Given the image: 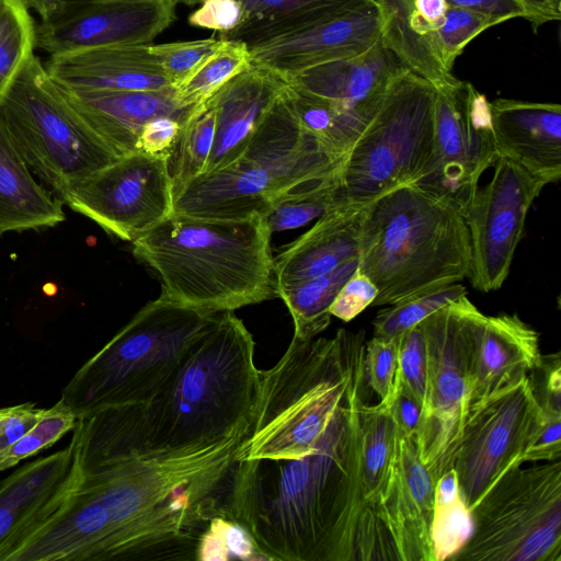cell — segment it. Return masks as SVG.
<instances>
[{"label":"cell","instance_id":"obj_47","mask_svg":"<svg viewBox=\"0 0 561 561\" xmlns=\"http://www.w3.org/2000/svg\"><path fill=\"white\" fill-rule=\"evenodd\" d=\"M45 410L31 402L13 405L11 413L0 424V453L28 432L42 419Z\"/></svg>","mask_w":561,"mask_h":561},{"label":"cell","instance_id":"obj_33","mask_svg":"<svg viewBox=\"0 0 561 561\" xmlns=\"http://www.w3.org/2000/svg\"><path fill=\"white\" fill-rule=\"evenodd\" d=\"M472 531L471 511L463 501L454 469L435 482L432 542L434 561L449 560L468 541Z\"/></svg>","mask_w":561,"mask_h":561},{"label":"cell","instance_id":"obj_38","mask_svg":"<svg viewBox=\"0 0 561 561\" xmlns=\"http://www.w3.org/2000/svg\"><path fill=\"white\" fill-rule=\"evenodd\" d=\"M265 560L248 531L236 522L215 516L199 538L196 560Z\"/></svg>","mask_w":561,"mask_h":561},{"label":"cell","instance_id":"obj_3","mask_svg":"<svg viewBox=\"0 0 561 561\" xmlns=\"http://www.w3.org/2000/svg\"><path fill=\"white\" fill-rule=\"evenodd\" d=\"M254 347L233 311L217 312L157 394L96 412L101 428L138 456L191 453L250 431L260 393Z\"/></svg>","mask_w":561,"mask_h":561},{"label":"cell","instance_id":"obj_25","mask_svg":"<svg viewBox=\"0 0 561 561\" xmlns=\"http://www.w3.org/2000/svg\"><path fill=\"white\" fill-rule=\"evenodd\" d=\"M59 88L70 105L118 157L137 151L141 129L150 119L162 115L184 117L194 107L181 105L174 87L147 91Z\"/></svg>","mask_w":561,"mask_h":561},{"label":"cell","instance_id":"obj_51","mask_svg":"<svg viewBox=\"0 0 561 561\" xmlns=\"http://www.w3.org/2000/svg\"><path fill=\"white\" fill-rule=\"evenodd\" d=\"M528 13V21L535 28L561 16V4L554 0H518Z\"/></svg>","mask_w":561,"mask_h":561},{"label":"cell","instance_id":"obj_18","mask_svg":"<svg viewBox=\"0 0 561 561\" xmlns=\"http://www.w3.org/2000/svg\"><path fill=\"white\" fill-rule=\"evenodd\" d=\"M405 67L379 38L363 54L293 75L291 87L320 99L330 110L345 158L375 117L397 75Z\"/></svg>","mask_w":561,"mask_h":561},{"label":"cell","instance_id":"obj_45","mask_svg":"<svg viewBox=\"0 0 561 561\" xmlns=\"http://www.w3.org/2000/svg\"><path fill=\"white\" fill-rule=\"evenodd\" d=\"M188 16V23L225 34L238 27L244 19L243 5L238 0H203Z\"/></svg>","mask_w":561,"mask_h":561},{"label":"cell","instance_id":"obj_35","mask_svg":"<svg viewBox=\"0 0 561 561\" xmlns=\"http://www.w3.org/2000/svg\"><path fill=\"white\" fill-rule=\"evenodd\" d=\"M250 66L251 54L248 46L226 41L220 49L175 88L178 100L184 107L204 103Z\"/></svg>","mask_w":561,"mask_h":561},{"label":"cell","instance_id":"obj_14","mask_svg":"<svg viewBox=\"0 0 561 561\" xmlns=\"http://www.w3.org/2000/svg\"><path fill=\"white\" fill-rule=\"evenodd\" d=\"M435 89L432 160L413 184L463 215L481 175L497 159L491 104L471 83L457 78Z\"/></svg>","mask_w":561,"mask_h":561},{"label":"cell","instance_id":"obj_22","mask_svg":"<svg viewBox=\"0 0 561 561\" xmlns=\"http://www.w3.org/2000/svg\"><path fill=\"white\" fill-rule=\"evenodd\" d=\"M150 45L107 46L49 56L44 67L57 84L72 90L147 91L173 87Z\"/></svg>","mask_w":561,"mask_h":561},{"label":"cell","instance_id":"obj_10","mask_svg":"<svg viewBox=\"0 0 561 561\" xmlns=\"http://www.w3.org/2000/svg\"><path fill=\"white\" fill-rule=\"evenodd\" d=\"M0 112L30 169L58 195L118 158L36 55L0 100Z\"/></svg>","mask_w":561,"mask_h":561},{"label":"cell","instance_id":"obj_46","mask_svg":"<svg viewBox=\"0 0 561 561\" xmlns=\"http://www.w3.org/2000/svg\"><path fill=\"white\" fill-rule=\"evenodd\" d=\"M187 116L162 115L150 119L141 129L137 151L168 159Z\"/></svg>","mask_w":561,"mask_h":561},{"label":"cell","instance_id":"obj_13","mask_svg":"<svg viewBox=\"0 0 561 561\" xmlns=\"http://www.w3.org/2000/svg\"><path fill=\"white\" fill-rule=\"evenodd\" d=\"M543 422L527 376L468 409L447 471L455 470L470 511L505 473L524 463Z\"/></svg>","mask_w":561,"mask_h":561},{"label":"cell","instance_id":"obj_2","mask_svg":"<svg viewBox=\"0 0 561 561\" xmlns=\"http://www.w3.org/2000/svg\"><path fill=\"white\" fill-rule=\"evenodd\" d=\"M364 366L313 449L236 460L222 515L271 561H368L360 489Z\"/></svg>","mask_w":561,"mask_h":561},{"label":"cell","instance_id":"obj_9","mask_svg":"<svg viewBox=\"0 0 561 561\" xmlns=\"http://www.w3.org/2000/svg\"><path fill=\"white\" fill-rule=\"evenodd\" d=\"M435 87L404 68L344 158L333 206L364 207L399 186L416 183L433 153Z\"/></svg>","mask_w":561,"mask_h":561},{"label":"cell","instance_id":"obj_52","mask_svg":"<svg viewBox=\"0 0 561 561\" xmlns=\"http://www.w3.org/2000/svg\"><path fill=\"white\" fill-rule=\"evenodd\" d=\"M28 10H34L42 20H46L61 0H23Z\"/></svg>","mask_w":561,"mask_h":561},{"label":"cell","instance_id":"obj_27","mask_svg":"<svg viewBox=\"0 0 561 561\" xmlns=\"http://www.w3.org/2000/svg\"><path fill=\"white\" fill-rule=\"evenodd\" d=\"M540 355L538 332L518 314L485 316L477 333L469 408L522 380Z\"/></svg>","mask_w":561,"mask_h":561},{"label":"cell","instance_id":"obj_30","mask_svg":"<svg viewBox=\"0 0 561 561\" xmlns=\"http://www.w3.org/2000/svg\"><path fill=\"white\" fill-rule=\"evenodd\" d=\"M72 445L28 462L0 481V545L67 484Z\"/></svg>","mask_w":561,"mask_h":561},{"label":"cell","instance_id":"obj_26","mask_svg":"<svg viewBox=\"0 0 561 561\" xmlns=\"http://www.w3.org/2000/svg\"><path fill=\"white\" fill-rule=\"evenodd\" d=\"M365 208L337 205L274 257L275 294L358 259Z\"/></svg>","mask_w":561,"mask_h":561},{"label":"cell","instance_id":"obj_55","mask_svg":"<svg viewBox=\"0 0 561 561\" xmlns=\"http://www.w3.org/2000/svg\"><path fill=\"white\" fill-rule=\"evenodd\" d=\"M558 4H561V0H554Z\"/></svg>","mask_w":561,"mask_h":561},{"label":"cell","instance_id":"obj_21","mask_svg":"<svg viewBox=\"0 0 561 561\" xmlns=\"http://www.w3.org/2000/svg\"><path fill=\"white\" fill-rule=\"evenodd\" d=\"M491 104L497 157L506 158L545 185L561 176V106L495 99Z\"/></svg>","mask_w":561,"mask_h":561},{"label":"cell","instance_id":"obj_42","mask_svg":"<svg viewBox=\"0 0 561 561\" xmlns=\"http://www.w3.org/2000/svg\"><path fill=\"white\" fill-rule=\"evenodd\" d=\"M398 350L399 336L392 339L373 336L365 343L366 383L376 392L382 403L392 401L398 368Z\"/></svg>","mask_w":561,"mask_h":561},{"label":"cell","instance_id":"obj_39","mask_svg":"<svg viewBox=\"0 0 561 561\" xmlns=\"http://www.w3.org/2000/svg\"><path fill=\"white\" fill-rule=\"evenodd\" d=\"M394 379L409 391L422 407L426 408L427 358L421 322L399 335L398 368Z\"/></svg>","mask_w":561,"mask_h":561},{"label":"cell","instance_id":"obj_7","mask_svg":"<svg viewBox=\"0 0 561 561\" xmlns=\"http://www.w3.org/2000/svg\"><path fill=\"white\" fill-rule=\"evenodd\" d=\"M365 333L291 339L280 359L260 370V393L237 460L290 459L310 453L364 366Z\"/></svg>","mask_w":561,"mask_h":561},{"label":"cell","instance_id":"obj_8","mask_svg":"<svg viewBox=\"0 0 561 561\" xmlns=\"http://www.w3.org/2000/svg\"><path fill=\"white\" fill-rule=\"evenodd\" d=\"M216 313L160 296L149 301L78 369L60 400L77 419L148 403Z\"/></svg>","mask_w":561,"mask_h":561},{"label":"cell","instance_id":"obj_23","mask_svg":"<svg viewBox=\"0 0 561 561\" xmlns=\"http://www.w3.org/2000/svg\"><path fill=\"white\" fill-rule=\"evenodd\" d=\"M287 85L288 81L280 75L251 64L209 98L216 113V125L205 173L231 164L244 152Z\"/></svg>","mask_w":561,"mask_h":561},{"label":"cell","instance_id":"obj_12","mask_svg":"<svg viewBox=\"0 0 561 561\" xmlns=\"http://www.w3.org/2000/svg\"><path fill=\"white\" fill-rule=\"evenodd\" d=\"M484 314L463 295L424 320L426 408L416 436L434 483L447 471L468 413L478 329Z\"/></svg>","mask_w":561,"mask_h":561},{"label":"cell","instance_id":"obj_4","mask_svg":"<svg viewBox=\"0 0 561 561\" xmlns=\"http://www.w3.org/2000/svg\"><path fill=\"white\" fill-rule=\"evenodd\" d=\"M264 216L203 219L172 213L133 243L165 300L213 312L276 297L274 257Z\"/></svg>","mask_w":561,"mask_h":561},{"label":"cell","instance_id":"obj_16","mask_svg":"<svg viewBox=\"0 0 561 561\" xmlns=\"http://www.w3.org/2000/svg\"><path fill=\"white\" fill-rule=\"evenodd\" d=\"M546 185L497 157L491 181L478 187L462 215L470 237L472 286L490 293L506 280L528 210Z\"/></svg>","mask_w":561,"mask_h":561},{"label":"cell","instance_id":"obj_19","mask_svg":"<svg viewBox=\"0 0 561 561\" xmlns=\"http://www.w3.org/2000/svg\"><path fill=\"white\" fill-rule=\"evenodd\" d=\"M380 34L381 20L375 4L252 47L251 64L286 79L323 64L358 56Z\"/></svg>","mask_w":561,"mask_h":561},{"label":"cell","instance_id":"obj_15","mask_svg":"<svg viewBox=\"0 0 561 561\" xmlns=\"http://www.w3.org/2000/svg\"><path fill=\"white\" fill-rule=\"evenodd\" d=\"M58 196L107 233L130 242L173 213L168 159L140 151L118 157Z\"/></svg>","mask_w":561,"mask_h":561},{"label":"cell","instance_id":"obj_17","mask_svg":"<svg viewBox=\"0 0 561 561\" xmlns=\"http://www.w3.org/2000/svg\"><path fill=\"white\" fill-rule=\"evenodd\" d=\"M172 0H61L36 25V48L49 56L124 45H150L175 20Z\"/></svg>","mask_w":561,"mask_h":561},{"label":"cell","instance_id":"obj_28","mask_svg":"<svg viewBox=\"0 0 561 561\" xmlns=\"http://www.w3.org/2000/svg\"><path fill=\"white\" fill-rule=\"evenodd\" d=\"M64 220L61 199L35 180L0 112V234L55 227Z\"/></svg>","mask_w":561,"mask_h":561},{"label":"cell","instance_id":"obj_24","mask_svg":"<svg viewBox=\"0 0 561 561\" xmlns=\"http://www.w3.org/2000/svg\"><path fill=\"white\" fill-rule=\"evenodd\" d=\"M434 494L435 483L421 461L416 437L397 428L396 473L387 513L399 561H434Z\"/></svg>","mask_w":561,"mask_h":561},{"label":"cell","instance_id":"obj_34","mask_svg":"<svg viewBox=\"0 0 561 561\" xmlns=\"http://www.w3.org/2000/svg\"><path fill=\"white\" fill-rule=\"evenodd\" d=\"M36 25L23 0H0V100L35 55Z\"/></svg>","mask_w":561,"mask_h":561},{"label":"cell","instance_id":"obj_40","mask_svg":"<svg viewBox=\"0 0 561 561\" xmlns=\"http://www.w3.org/2000/svg\"><path fill=\"white\" fill-rule=\"evenodd\" d=\"M226 41L215 37L150 45L170 83L176 88L191 77Z\"/></svg>","mask_w":561,"mask_h":561},{"label":"cell","instance_id":"obj_48","mask_svg":"<svg viewBox=\"0 0 561 561\" xmlns=\"http://www.w3.org/2000/svg\"><path fill=\"white\" fill-rule=\"evenodd\" d=\"M561 457V415H546L543 425L524 462L553 461Z\"/></svg>","mask_w":561,"mask_h":561},{"label":"cell","instance_id":"obj_37","mask_svg":"<svg viewBox=\"0 0 561 561\" xmlns=\"http://www.w3.org/2000/svg\"><path fill=\"white\" fill-rule=\"evenodd\" d=\"M76 421L73 412L59 400L51 408L46 409L42 419L18 442L0 453V471L14 467L22 460L51 447L66 433L73 430Z\"/></svg>","mask_w":561,"mask_h":561},{"label":"cell","instance_id":"obj_44","mask_svg":"<svg viewBox=\"0 0 561 561\" xmlns=\"http://www.w3.org/2000/svg\"><path fill=\"white\" fill-rule=\"evenodd\" d=\"M377 295L378 289L375 284L357 267L339 291L330 312L342 321L348 322L371 306Z\"/></svg>","mask_w":561,"mask_h":561},{"label":"cell","instance_id":"obj_54","mask_svg":"<svg viewBox=\"0 0 561 561\" xmlns=\"http://www.w3.org/2000/svg\"><path fill=\"white\" fill-rule=\"evenodd\" d=\"M13 407L0 409V424L8 417Z\"/></svg>","mask_w":561,"mask_h":561},{"label":"cell","instance_id":"obj_20","mask_svg":"<svg viewBox=\"0 0 561 561\" xmlns=\"http://www.w3.org/2000/svg\"><path fill=\"white\" fill-rule=\"evenodd\" d=\"M390 405L365 402L360 410V489L368 561H399L387 513L397 461V427Z\"/></svg>","mask_w":561,"mask_h":561},{"label":"cell","instance_id":"obj_5","mask_svg":"<svg viewBox=\"0 0 561 561\" xmlns=\"http://www.w3.org/2000/svg\"><path fill=\"white\" fill-rule=\"evenodd\" d=\"M287 87L236 161L173 191V213L224 220L265 217L282 201L336 183L343 161L302 128Z\"/></svg>","mask_w":561,"mask_h":561},{"label":"cell","instance_id":"obj_1","mask_svg":"<svg viewBox=\"0 0 561 561\" xmlns=\"http://www.w3.org/2000/svg\"><path fill=\"white\" fill-rule=\"evenodd\" d=\"M249 432L191 453L138 456L78 417L69 480L25 529L22 554L30 561L195 560L210 519L222 516Z\"/></svg>","mask_w":561,"mask_h":561},{"label":"cell","instance_id":"obj_53","mask_svg":"<svg viewBox=\"0 0 561 561\" xmlns=\"http://www.w3.org/2000/svg\"><path fill=\"white\" fill-rule=\"evenodd\" d=\"M176 5L184 4L188 7H194L196 4L202 3L203 0H172Z\"/></svg>","mask_w":561,"mask_h":561},{"label":"cell","instance_id":"obj_31","mask_svg":"<svg viewBox=\"0 0 561 561\" xmlns=\"http://www.w3.org/2000/svg\"><path fill=\"white\" fill-rule=\"evenodd\" d=\"M357 267L358 259L350 260L327 274L277 293L293 318L294 337L311 340L329 327L331 306Z\"/></svg>","mask_w":561,"mask_h":561},{"label":"cell","instance_id":"obj_49","mask_svg":"<svg viewBox=\"0 0 561 561\" xmlns=\"http://www.w3.org/2000/svg\"><path fill=\"white\" fill-rule=\"evenodd\" d=\"M390 409L397 428L416 437L422 422V407L396 379Z\"/></svg>","mask_w":561,"mask_h":561},{"label":"cell","instance_id":"obj_43","mask_svg":"<svg viewBox=\"0 0 561 561\" xmlns=\"http://www.w3.org/2000/svg\"><path fill=\"white\" fill-rule=\"evenodd\" d=\"M535 400L546 415H561L560 352L540 355L527 375Z\"/></svg>","mask_w":561,"mask_h":561},{"label":"cell","instance_id":"obj_6","mask_svg":"<svg viewBox=\"0 0 561 561\" xmlns=\"http://www.w3.org/2000/svg\"><path fill=\"white\" fill-rule=\"evenodd\" d=\"M470 265L468 228L445 201L412 183L366 205L358 271L378 289L371 306L458 283Z\"/></svg>","mask_w":561,"mask_h":561},{"label":"cell","instance_id":"obj_11","mask_svg":"<svg viewBox=\"0 0 561 561\" xmlns=\"http://www.w3.org/2000/svg\"><path fill=\"white\" fill-rule=\"evenodd\" d=\"M451 561H561V461L505 473L471 510Z\"/></svg>","mask_w":561,"mask_h":561},{"label":"cell","instance_id":"obj_41","mask_svg":"<svg viewBox=\"0 0 561 561\" xmlns=\"http://www.w3.org/2000/svg\"><path fill=\"white\" fill-rule=\"evenodd\" d=\"M336 183L276 204L265 216L271 232L296 229L319 218L333 206Z\"/></svg>","mask_w":561,"mask_h":561},{"label":"cell","instance_id":"obj_50","mask_svg":"<svg viewBox=\"0 0 561 561\" xmlns=\"http://www.w3.org/2000/svg\"><path fill=\"white\" fill-rule=\"evenodd\" d=\"M448 4L485 15L502 23L514 18L528 19V13L518 0H447Z\"/></svg>","mask_w":561,"mask_h":561},{"label":"cell","instance_id":"obj_32","mask_svg":"<svg viewBox=\"0 0 561 561\" xmlns=\"http://www.w3.org/2000/svg\"><path fill=\"white\" fill-rule=\"evenodd\" d=\"M215 125L216 113L209 99L193 107L168 157L173 191L205 173Z\"/></svg>","mask_w":561,"mask_h":561},{"label":"cell","instance_id":"obj_36","mask_svg":"<svg viewBox=\"0 0 561 561\" xmlns=\"http://www.w3.org/2000/svg\"><path fill=\"white\" fill-rule=\"evenodd\" d=\"M463 295H467V289L458 282L389 305L381 309L373 321L374 336L397 337L443 306Z\"/></svg>","mask_w":561,"mask_h":561},{"label":"cell","instance_id":"obj_29","mask_svg":"<svg viewBox=\"0 0 561 561\" xmlns=\"http://www.w3.org/2000/svg\"><path fill=\"white\" fill-rule=\"evenodd\" d=\"M375 4V0H255L242 23L219 38L250 49Z\"/></svg>","mask_w":561,"mask_h":561}]
</instances>
